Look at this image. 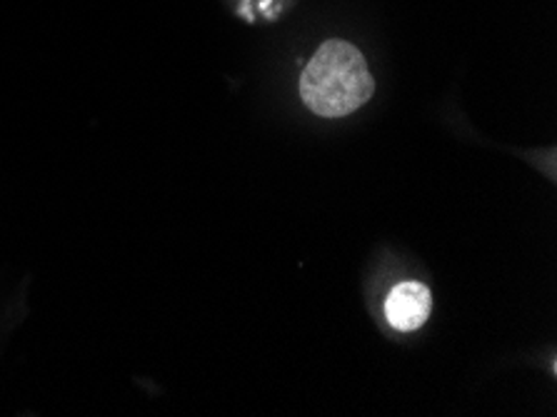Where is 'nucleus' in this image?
<instances>
[{
    "label": "nucleus",
    "mask_w": 557,
    "mask_h": 417,
    "mask_svg": "<svg viewBox=\"0 0 557 417\" xmlns=\"http://www.w3.org/2000/svg\"><path fill=\"white\" fill-rule=\"evenodd\" d=\"M300 93L312 113L343 118L356 113L373 98L375 81L356 46L345 40H327L302 71Z\"/></svg>",
    "instance_id": "obj_1"
},
{
    "label": "nucleus",
    "mask_w": 557,
    "mask_h": 417,
    "mask_svg": "<svg viewBox=\"0 0 557 417\" xmlns=\"http://www.w3.org/2000/svg\"><path fill=\"white\" fill-rule=\"evenodd\" d=\"M430 308H433V297L430 291L420 283H403L393 287V293L385 301V318L395 330L410 333L418 330L428 320Z\"/></svg>",
    "instance_id": "obj_2"
}]
</instances>
